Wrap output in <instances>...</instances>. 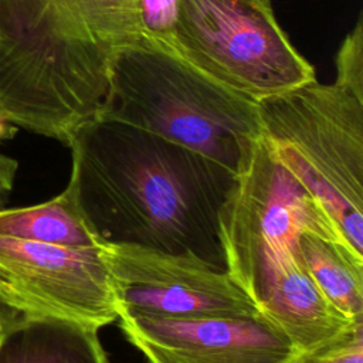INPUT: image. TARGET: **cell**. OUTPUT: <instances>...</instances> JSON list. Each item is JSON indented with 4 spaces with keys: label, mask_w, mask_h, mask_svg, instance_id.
Instances as JSON below:
<instances>
[{
    "label": "cell",
    "mask_w": 363,
    "mask_h": 363,
    "mask_svg": "<svg viewBox=\"0 0 363 363\" xmlns=\"http://www.w3.org/2000/svg\"><path fill=\"white\" fill-rule=\"evenodd\" d=\"M67 146L72 167L64 191L98 245L190 257L227 271L218 216L237 174L105 118L79 126Z\"/></svg>",
    "instance_id": "cell-1"
},
{
    "label": "cell",
    "mask_w": 363,
    "mask_h": 363,
    "mask_svg": "<svg viewBox=\"0 0 363 363\" xmlns=\"http://www.w3.org/2000/svg\"><path fill=\"white\" fill-rule=\"evenodd\" d=\"M139 43L138 0H0V112L68 145L99 116L116 52Z\"/></svg>",
    "instance_id": "cell-2"
},
{
    "label": "cell",
    "mask_w": 363,
    "mask_h": 363,
    "mask_svg": "<svg viewBox=\"0 0 363 363\" xmlns=\"http://www.w3.org/2000/svg\"><path fill=\"white\" fill-rule=\"evenodd\" d=\"M147 130L238 174L261 138L258 102L147 44L121 48L99 116Z\"/></svg>",
    "instance_id": "cell-3"
},
{
    "label": "cell",
    "mask_w": 363,
    "mask_h": 363,
    "mask_svg": "<svg viewBox=\"0 0 363 363\" xmlns=\"http://www.w3.org/2000/svg\"><path fill=\"white\" fill-rule=\"evenodd\" d=\"M261 136L363 255V98L318 79L258 101Z\"/></svg>",
    "instance_id": "cell-4"
},
{
    "label": "cell",
    "mask_w": 363,
    "mask_h": 363,
    "mask_svg": "<svg viewBox=\"0 0 363 363\" xmlns=\"http://www.w3.org/2000/svg\"><path fill=\"white\" fill-rule=\"evenodd\" d=\"M218 225L227 272L258 309L274 277L285 265L302 261V234L343 241L352 248L320 200L262 136L235 176Z\"/></svg>",
    "instance_id": "cell-5"
},
{
    "label": "cell",
    "mask_w": 363,
    "mask_h": 363,
    "mask_svg": "<svg viewBox=\"0 0 363 363\" xmlns=\"http://www.w3.org/2000/svg\"><path fill=\"white\" fill-rule=\"evenodd\" d=\"M164 51L257 102L316 79L272 0H176Z\"/></svg>",
    "instance_id": "cell-6"
},
{
    "label": "cell",
    "mask_w": 363,
    "mask_h": 363,
    "mask_svg": "<svg viewBox=\"0 0 363 363\" xmlns=\"http://www.w3.org/2000/svg\"><path fill=\"white\" fill-rule=\"evenodd\" d=\"M0 298L21 313L102 328L118 320L99 245L69 247L0 235Z\"/></svg>",
    "instance_id": "cell-7"
},
{
    "label": "cell",
    "mask_w": 363,
    "mask_h": 363,
    "mask_svg": "<svg viewBox=\"0 0 363 363\" xmlns=\"http://www.w3.org/2000/svg\"><path fill=\"white\" fill-rule=\"evenodd\" d=\"M118 316L197 318L259 315L227 271L200 259L128 245H99Z\"/></svg>",
    "instance_id": "cell-8"
},
{
    "label": "cell",
    "mask_w": 363,
    "mask_h": 363,
    "mask_svg": "<svg viewBox=\"0 0 363 363\" xmlns=\"http://www.w3.org/2000/svg\"><path fill=\"white\" fill-rule=\"evenodd\" d=\"M125 337L149 363H308L259 315L118 316Z\"/></svg>",
    "instance_id": "cell-9"
},
{
    "label": "cell",
    "mask_w": 363,
    "mask_h": 363,
    "mask_svg": "<svg viewBox=\"0 0 363 363\" xmlns=\"http://www.w3.org/2000/svg\"><path fill=\"white\" fill-rule=\"evenodd\" d=\"M259 313L278 328L308 360L333 352L363 335L318 288L303 261L285 265L272 279Z\"/></svg>",
    "instance_id": "cell-10"
},
{
    "label": "cell",
    "mask_w": 363,
    "mask_h": 363,
    "mask_svg": "<svg viewBox=\"0 0 363 363\" xmlns=\"http://www.w3.org/2000/svg\"><path fill=\"white\" fill-rule=\"evenodd\" d=\"M0 363H109L98 328L50 315L20 313L0 329Z\"/></svg>",
    "instance_id": "cell-11"
},
{
    "label": "cell",
    "mask_w": 363,
    "mask_h": 363,
    "mask_svg": "<svg viewBox=\"0 0 363 363\" xmlns=\"http://www.w3.org/2000/svg\"><path fill=\"white\" fill-rule=\"evenodd\" d=\"M298 247L318 288L346 316L363 323V255L343 241L316 234H302Z\"/></svg>",
    "instance_id": "cell-12"
},
{
    "label": "cell",
    "mask_w": 363,
    "mask_h": 363,
    "mask_svg": "<svg viewBox=\"0 0 363 363\" xmlns=\"http://www.w3.org/2000/svg\"><path fill=\"white\" fill-rule=\"evenodd\" d=\"M0 235L69 247L98 245L65 191L41 204L0 210Z\"/></svg>",
    "instance_id": "cell-13"
},
{
    "label": "cell",
    "mask_w": 363,
    "mask_h": 363,
    "mask_svg": "<svg viewBox=\"0 0 363 363\" xmlns=\"http://www.w3.org/2000/svg\"><path fill=\"white\" fill-rule=\"evenodd\" d=\"M335 82L363 98V20L359 14L352 31L346 34L335 57Z\"/></svg>",
    "instance_id": "cell-14"
},
{
    "label": "cell",
    "mask_w": 363,
    "mask_h": 363,
    "mask_svg": "<svg viewBox=\"0 0 363 363\" xmlns=\"http://www.w3.org/2000/svg\"><path fill=\"white\" fill-rule=\"evenodd\" d=\"M18 170V162L10 156L0 153V193L6 194L13 189Z\"/></svg>",
    "instance_id": "cell-15"
},
{
    "label": "cell",
    "mask_w": 363,
    "mask_h": 363,
    "mask_svg": "<svg viewBox=\"0 0 363 363\" xmlns=\"http://www.w3.org/2000/svg\"><path fill=\"white\" fill-rule=\"evenodd\" d=\"M21 312H18L17 309H14L13 306H10L6 301H3L0 298V326H6L7 323H10L14 318H17Z\"/></svg>",
    "instance_id": "cell-16"
},
{
    "label": "cell",
    "mask_w": 363,
    "mask_h": 363,
    "mask_svg": "<svg viewBox=\"0 0 363 363\" xmlns=\"http://www.w3.org/2000/svg\"><path fill=\"white\" fill-rule=\"evenodd\" d=\"M17 132H18V128L16 125H13L11 122H9L4 118V115L0 112V142L13 139Z\"/></svg>",
    "instance_id": "cell-17"
},
{
    "label": "cell",
    "mask_w": 363,
    "mask_h": 363,
    "mask_svg": "<svg viewBox=\"0 0 363 363\" xmlns=\"http://www.w3.org/2000/svg\"><path fill=\"white\" fill-rule=\"evenodd\" d=\"M308 363H336L335 362V357H333V352H329L323 356H319V357H315V359H309Z\"/></svg>",
    "instance_id": "cell-18"
},
{
    "label": "cell",
    "mask_w": 363,
    "mask_h": 363,
    "mask_svg": "<svg viewBox=\"0 0 363 363\" xmlns=\"http://www.w3.org/2000/svg\"><path fill=\"white\" fill-rule=\"evenodd\" d=\"M1 196H3V194H1V193H0V203H1Z\"/></svg>",
    "instance_id": "cell-19"
},
{
    "label": "cell",
    "mask_w": 363,
    "mask_h": 363,
    "mask_svg": "<svg viewBox=\"0 0 363 363\" xmlns=\"http://www.w3.org/2000/svg\"><path fill=\"white\" fill-rule=\"evenodd\" d=\"M0 329H1V326H0Z\"/></svg>",
    "instance_id": "cell-20"
}]
</instances>
